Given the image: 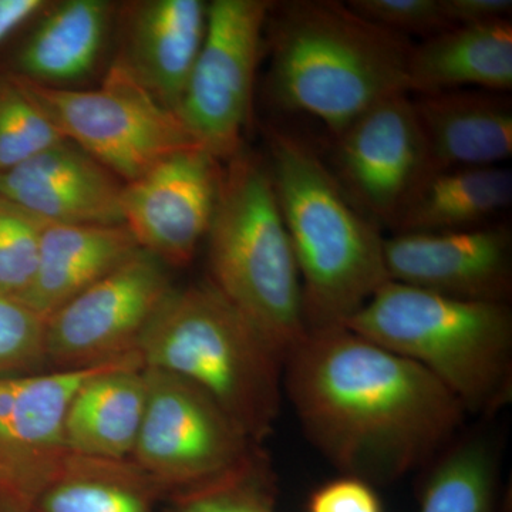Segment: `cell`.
<instances>
[{"mask_svg": "<svg viewBox=\"0 0 512 512\" xmlns=\"http://www.w3.org/2000/svg\"><path fill=\"white\" fill-rule=\"evenodd\" d=\"M284 393L312 446L375 487L437 460L467 416L423 367L346 326L312 330L291 350Z\"/></svg>", "mask_w": 512, "mask_h": 512, "instance_id": "1", "label": "cell"}, {"mask_svg": "<svg viewBox=\"0 0 512 512\" xmlns=\"http://www.w3.org/2000/svg\"><path fill=\"white\" fill-rule=\"evenodd\" d=\"M265 29L272 101L319 120L333 138L380 101L409 93L413 40L348 3L272 2Z\"/></svg>", "mask_w": 512, "mask_h": 512, "instance_id": "2", "label": "cell"}, {"mask_svg": "<svg viewBox=\"0 0 512 512\" xmlns=\"http://www.w3.org/2000/svg\"><path fill=\"white\" fill-rule=\"evenodd\" d=\"M272 185L301 276L308 332L339 328L386 282L384 237L311 144L266 130Z\"/></svg>", "mask_w": 512, "mask_h": 512, "instance_id": "3", "label": "cell"}, {"mask_svg": "<svg viewBox=\"0 0 512 512\" xmlns=\"http://www.w3.org/2000/svg\"><path fill=\"white\" fill-rule=\"evenodd\" d=\"M138 353L144 367L200 387L256 444L274 431L284 356L210 281L174 288L148 323Z\"/></svg>", "mask_w": 512, "mask_h": 512, "instance_id": "4", "label": "cell"}, {"mask_svg": "<svg viewBox=\"0 0 512 512\" xmlns=\"http://www.w3.org/2000/svg\"><path fill=\"white\" fill-rule=\"evenodd\" d=\"M345 326L423 367L467 414H493L510 402L508 303L464 301L389 281Z\"/></svg>", "mask_w": 512, "mask_h": 512, "instance_id": "5", "label": "cell"}, {"mask_svg": "<svg viewBox=\"0 0 512 512\" xmlns=\"http://www.w3.org/2000/svg\"><path fill=\"white\" fill-rule=\"evenodd\" d=\"M205 241L211 284L286 359L308 335L301 276L268 165L245 148L222 165Z\"/></svg>", "mask_w": 512, "mask_h": 512, "instance_id": "6", "label": "cell"}, {"mask_svg": "<svg viewBox=\"0 0 512 512\" xmlns=\"http://www.w3.org/2000/svg\"><path fill=\"white\" fill-rule=\"evenodd\" d=\"M15 77L66 140L124 184L178 151L200 147L180 117L164 109L116 62L94 90L42 86Z\"/></svg>", "mask_w": 512, "mask_h": 512, "instance_id": "7", "label": "cell"}, {"mask_svg": "<svg viewBox=\"0 0 512 512\" xmlns=\"http://www.w3.org/2000/svg\"><path fill=\"white\" fill-rule=\"evenodd\" d=\"M147 403L133 460L168 495L201 487L244 466L261 444L208 394L183 377L144 367Z\"/></svg>", "mask_w": 512, "mask_h": 512, "instance_id": "8", "label": "cell"}, {"mask_svg": "<svg viewBox=\"0 0 512 512\" xmlns=\"http://www.w3.org/2000/svg\"><path fill=\"white\" fill-rule=\"evenodd\" d=\"M271 5L266 0L208 3L204 43L177 114L198 146L221 163L244 148Z\"/></svg>", "mask_w": 512, "mask_h": 512, "instance_id": "9", "label": "cell"}, {"mask_svg": "<svg viewBox=\"0 0 512 512\" xmlns=\"http://www.w3.org/2000/svg\"><path fill=\"white\" fill-rule=\"evenodd\" d=\"M174 288L168 266L140 249L47 318V370L89 369L138 352Z\"/></svg>", "mask_w": 512, "mask_h": 512, "instance_id": "10", "label": "cell"}, {"mask_svg": "<svg viewBox=\"0 0 512 512\" xmlns=\"http://www.w3.org/2000/svg\"><path fill=\"white\" fill-rule=\"evenodd\" d=\"M110 363L0 377V497L33 508L69 454L64 419L74 393Z\"/></svg>", "mask_w": 512, "mask_h": 512, "instance_id": "11", "label": "cell"}, {"mask_svg": "<svg viewBox=\"0 0 512 512\" xmlns=\"http://www.w3.org/2000/svg\"><path fill=\"white\" fill-rule=\"evenodd\" d=\"M332 168L357 207L392 228L404 202L427 174L426 147L412 96L380 101L335 137Z\"/></svg>", "mask_w": 512, "mask_h": 512, "instance_id": "12", "label": "cell"}, {"mask_svg": "<svg viewBox=\"0 0 512 512\" xmlns=\"http://www.w3.org/2000/svg\"><path fill=\"white\" fill-rule=\"evenodd\" d=\"M221 174L220 160L192 147L124 184V225L140 248L168 268L190 264L210 231Z\"/></svg>", "mask_w": 512, "mask_h": 512, "instance_id": "13", "label": "cell"}, {"mask_svg": "<svg viewBox=\"0 0 512 512\" xmlns=\"http://www.w3.org/2000/svg\"><path fill=\"white\" fill-rule=\"evenodd\" d=\"M390 281L464 301L508 303L512 235L505 225L384 238Z\"/></svg>", "mask_w": 512, "mask_h": 512, "instance_id": "14", "label": "cell"}, {"mask_svg": "<svg viewBox=\"0 0 512 512\" xmlns=\"http://www.w3.org/2000/svg\"><path fill=\"white\" fill-rule=\"evenodd\" d=\"M124 183L69 140L0 173V197L47 224L124 225Z\"/></svg>", "mask_w": 512, "mask_h": 512, "instance_id": "15", "label": "cell"}, {"mask_svg": "<svg viewBox=\"0 0 512 512\" xmlns=\"http://www.w3.org/2000/svg\"><path fill=\"white\" fill-rule=\"evenodd\" d=\"M116 62L164 109L177 114L207 32L202 0H140L119 8ZM178 116V114H177Z\"/></svg>", "mask_w": 512, "mask_h": 512, "instance_id": "16", "label": "cell"}, {"mask_svg": "<svg viewBox=\"0 0 512 512\" xmlns=\"http://www.w3.org/2000/svg\"><path fill=\"white\" fill-rule=\"evenodd\" d=\"M410 96L426 147L427 174L493 167L511 157L507 93L460 89Z\"/></svg>", "mask_w": 512, "mask_h": 512, "instance_id": "17", "label": "cell"}, {"mask_svg": "<svg viewBox=\"0 0 512 512\" xmlns=\"http://www.w3.org/2000/svg\"><path fill=\"white\" fill-rule=\"evenodd\" d=\"M119 6L109 0L49 2L16 56L15 76L49 87H72L99 67Z\"/></svg>", "mask_w": 512, "mask_h": 512, "instance_id": "18", "label": "cell"}, {"mask_svg": "<svg viewBox=\"0 0 512 512\" xmlns=\"http://www.w3.org/2000/svg\"><path fill=\"white\" fill-rule=\"evenodd\" d=\"M146 403V373L140 353L110 363L77 389L67 407V451L109 460L131 458Z\"/></svg>", "mask_w": 512, "mask_h": 512, "instance_id": "19", "label": "cell"}, {"mask_svg": "<svg viewBox=\"0 0 512 512\" xmlns=\"http://www.w3.org/2000/svg\"><path fill=\"white\" fill-rule=\"evenodd\" d=\"M140 249L126 225L47 224L35 281L20 301L49 318Z\"/></svg>", "mask_w": 512, "mask_h": 512, "instance_id": "20", "label": "cell"}, {"mask_svg": "<svg viewBox=\"0 0 512 512\" xmlns=\"http://www.w3.org/2000/svg\"><path fill=\"white\" fill-rule=\"evenodd\" d=\"M507 93L512 87L511 19L456 26L414 43L409 93L460 89Z\"/></svg>", "mask_w": 512, "mask_h": 512, "instance_id": "21", "label": "cell"}, {"mask_svg": "<svg viewBox=\"0 0 512 512\" xmlns=\"http://www.w3.org/2000/svg\"><path fill=\"white\" fill-rule=\"evenodd\" d=\"M511 202L508 168L439 171L421 178L390 229L394 234H433L485 227Z\"/></svg>", "mask_w": 512, "mask_h": 512, "instance_id": "22", "label": "cell"}, {"mask_svg": "<svg viewBox=\"0 0 512 512\" xmlns=\"http://www.w3.org/2000/svg\"><path fill=\"white\" fill-rule=\"evenodd\" d=\"M164 491L133 460L69 453L35 512H157Z\"/></svg>", "mask_w": 512, "mask_h": 512, "instance_id": "23", "label": "cell"}, {"mask_svg": "<svg viewBox=\"0 0 512 512\" xmlns=\"http://www.w3.org/2000/svg\"><path fill=\"white\" fill-rule=\"evenodd\" d=\"M419 512H498L495 451L483 439L448 447L421 488Z\"/></svg>", "mask_w": 512, "mask_h": 512, "instance_id": "24", "label": "cell"}, {"mask_svg": "<svg viewBox=\"0 0 512 512\" xmlns=\"http://www.w3.org/2000/svg\"><path fill=\"white\" fill-rule=\"evenodd\" d=\"M276 478L265 451L211 483L168 495L165 512H276Z\"/></svg>", "mask_w": 512, "mask_h": 512, "instance_id": "25", "label": "cell"}, {"mask_svg": "<svg viewBox=\"0 0 512 512\" xmlns=\"http://www.w3.org/2000/svg\"><path fill=\"white\" fill-rule=\"evenodd\" d=\"M66 140L13 74L0 76V173Z\"/></svg>", "mask_w": 512, "mask_h": 512, "instance_id": "26", "label": "cell"}, {"mask_svg": "<svg viewBox=\"0 0 512 512\" xmlns=\"http://www.w3.org/2000/svg\"><path fill=\"white\" fill-rule=\"evenodd\" d=\"M42 218L0 197V295L22 299L35 281Z\"/></svg>", "mask_w": 512, "mask_h": 512, "instance_id": "27", "label": "cell"}, {"mask_svg": "<svg viewBox=\"0 0 512 512\" xmlns=\"http://www.w3.org/2000/svg\"><path fill=\"white\" fill-rule=\"evenodd\" d=\"M46 323L25 302L0 295V377L46 372Z\"/></svg>", "mask_w": 512, "mask_h": 512, "instance_id": "28", "label": "cell"}, {"mask_svg": "<svg viewBox=\"0 0 512 512\" xmlns=\"http://www.w3.org/2000/svg\"><path fill=\"white\" fill-rule=\"evenodd\" d=\"M363 18L412 39H429L454 28L444 0H350L346 2Z\"/></svg>", "mask_w": 512, "mask_h": 512, "instance_id": "29", "label": "cell"}, {"mask_svg": "<svg viewBox=\"0 0 512 512\" xmlns=\"http://www.w3.org/2000/svg\"><path fill=\"white\" fill-rule=\"evenodd\" d=\"M308 512H384L375 485L340 476L320 485L311 494Z\"/></svg>", "mask_w": 512, "mask_h": 512, "instance_id": "30", "label": "cell"}, {"mask_svg": "<svg viewBox=\"0 0 512 512\" xmlns=\"http://www.w3.org/2000/svg\"><path fill=\"white\" fill-rule=\"evenodd\" d=\"M451 25L471 26L511 19V0H444Z\"/></svg>", "mask_w": 512, "mask_h": 512, "instance_id": "31", "label": "cell"}, {"mask_svg": "<svg viewBox=\"0 0 512 512\" xmlns=\"http://www.w3.org/2000/svg\"><path fill=\"white\" fill-rule=\"evenodd\" d=\"M49 2L47 0H0V43L20 26L35 19Z\"/></svg>", "mask_w": 512, "mask_h": 512, "instance_id": "32", "label": "cell"}, {"mask_svg": "<svg viewBox=\"0 0 512 512\" xmlns=\"http://www.w3.org/2000/svg\"><path fill=\"white\" fill-rule=\"evenodd\" d=\"M0 512H35L32 508L23 507L18 503L0 497Z\"/></svg>", "mask_w": 512, "mask_h": 512, "instance_id": "33", "label": "cell"}]
</instances>
